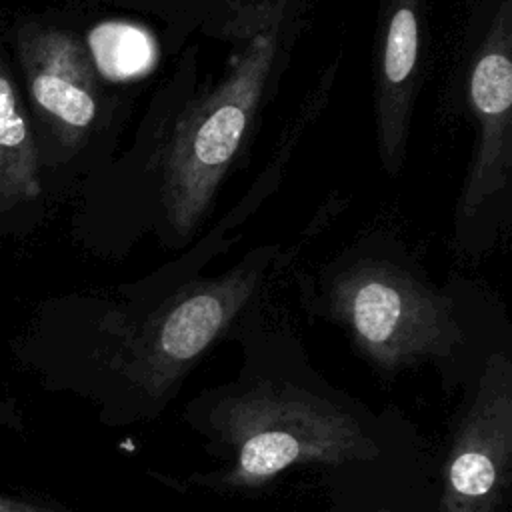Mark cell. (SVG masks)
Here are the masks:
<instances>
[{
	"label": "cell",
	"mask_w": 512,
	"mask_h": 512,
	"mask_svg": "<svg viewBox=\"0 0 512 512\" xmlns=\"http://www.w3.org/2000/svg\"><path fill=\"white\" fill-rule=\"evenodd\" d=\"M264 268L266 252L252 254L228 274L192 284L170 300L128 342V380L150 398L162 396L252 298Z\"/></svg>",
	"instance_id": "277c9868"
},
{
	"label": "cell",
	"mask_w": 512,
	"mask_h": 512,
	"mask_svg": "<svg viewBox=\"0 0 512 512\" xmlns=\"http://www.w3.org/2000/svg\"><path fill=\"white\" fill-rule=\"evenodd\" d=\"M512 454V366L492 354L452 440L440 512H498Z\"/></svg>",
	"instance_id": "8992f818"
},
{
	"label": "cell",
	"mask_w": 512,
	"mask_h": 512,
	"mask_svg": "<svg viewBox=\"0 0 512 512\" xmlns=\"http://www.w3.org/2000/svg\"><path fill=\"white\" fill-rule=\"evenodd\" d=\"M16 414L10 412V408L6 404H0V424H12V418Z\"/></svg>",
	"instance_id": "7c38bea8"
},
{
	"label": "cell",
	"mask_w": 512,
	"mask_h": 512,
	"mask_svg": "<svg viewBox=\"0 0 512 512\" xmlns=\"http://www.w3.org/2000/svg\"><path fill=\"white\" fill-rule=\"evenodd\" d=\"M92 72L88 54L64 34L46 38L32 66V100L68 140H78L96 122L100 102Z\"/></svg>",
	"instance_id": "ba28073f"
},
{
	"label": "cell",
	"mask_w": 512,
	"mask_h": 512,
	"mask_svg": "<svg viewBox=\"0 0 512 512\" xmlns=\"http://www.w3.org/2000/svg\"><path fill=\"white\" fill-rule=\"evenodd\" d=\"M468 98L478 122V144L458 202V236L502 202L512 166V8L502 0L476 52Z\"/></svg>",
	"instance_id": "5b68a950"
},
{
	"label": "cell",
	"mask_w": 512,
	"mask_h": 512,
	"mask_svg": "<svg viewBox=\"0 0 512 512\" xmlns=\"http://www.w3.org/2000/svg\"><path fill=\"white\" fill-rule=\"evenodd\" d=\"M0 512H64L46 504H40L36 500H24L0 494Z\"/></svg>",
	"instance_id": "8fae6325"
},
{
	"label": "cell",
	"mask_w": 512,
	"mask_h": 512,
	"mask_svg": "<svg viewBox=\"0 0 512 512\" xmlns=\"http://www.w3.org/2000/svg\"><path fill=\"white\" fill-rule=\"evenodd\" d=\"M0 168L12 170L34 194L36 186V154L32 134L22 112L12 82L0 74Z\"/></svg>",
	"instance_id": "30bf717a"
},
{
	"label": "cell",
	"mask_w": 512,
	"mask_h": 512,
	"mask_svg": "<svg viewBox=\"0 0 512 512\" xmlns=\"http://www.w3.org/2000/svg\"><path fill=\"white\" fill-rule=\"evenodd\" d=\"M376 64L378 146L386 172L404 162L410 114L418 92L422 0H382Z\"/></svg>",
	"instance_id": "52a82bcc"
},
{
	"label": "cell",
	"mask_w": 512,
	"mask_h": 512,
	"mask_svg": "<svg viewBox=\"0 0 512 512\" xmlns=\"http://www.w3.org/2000/svg\"><path fill=\"white\" fill-rule=\"evenodd\" d=\"M286 0L242 10L226 76L180 118L164 160L162 200L178 234L192 232L238 156L294 34Z\"/></svg>",
	"instance_id": "6da1fadb"
},
{
	"label": "cell",
	"mask_w": 512,
	"mask_h": 512,
	"mask_svg": "<svg viewBox=\"0 0 512 512\" xmlns=\"http://www.w3.org/2000/svg\"><path fill=\"white\" fill-rule=\"evenodd\" d=\"M330 306L354 344L384 370L446 356L462 342L450 300L394 264L344 270L332 284Z\"/></svg>",
	"instance_id": "3957f363"
},
{
	"label": "cell",
	"mask_w": 512,
	"mask_h": 512,
	"mask_svg": "<svg viewBox=\"0 0 512 512\" xmlns=\"http://www.w3.org/2000/svg\"><path fill=\"white\" fill-rule=\"evenodd\" d=\"M216 428L232 452L222 482L234 488L262 486L296 464H342L376 452L352 414L294 386L260 384L228 398Z\"/></svg>",
	"instance_id": "7a4b0ae2"
},
{
	"label": "cell",
	"mask_w": 512,
	"mask_h": 512,
	"mask_svg": "<svg viewBox=\"0 0 512 512\" xmlns=\"http://www.w3.org/2000/svg\"><path fill=\"white\" fill-rule=\"evenodd\" d=\"M86 44L92 68L114 82L142 76L158 54L154 38L130 22H102L88 32Z\"/></svg>",
	"instance_id": "9c48e42d"
}]
</instances>
